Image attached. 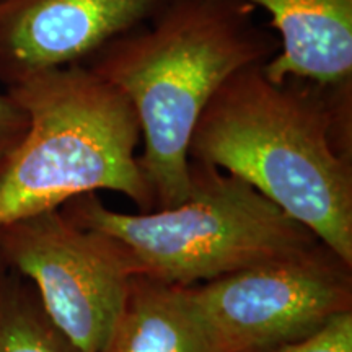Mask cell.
Returning <instances> with one entry per match:
<instances>
[{"instance_id":"cell-1","label":"cell","mask_w":352,"mask_h":352,"mask_svg":"<svg viewBox=\"0 0 352 352\" xmlns=\"http://www.w3.org/2000/svg\"><path fill=\"white\" fill-rule=\"evenodd\" d=\"M189 160L258 189L352 266V85L228 78L202 111Z\"/></svg>"},{"instance_id":"cell-2","label":"cell","mask_w":352,"mask_h":352,"mask_svg":"<svg viewBox=\"0 0 352 352\" xmlns=\"http://www.w3.org/2000/svg\"><path fill=\"white\" fill-rule=\"evenodd\" d=\"M243 0H168L147 23L120 34L87 65L131 101L139 155L155 210L188 199L189 144L202 111L239 70L266 64L279 39Z\"/></svg>"},{"instance_id":"cell-3","label":"cell","mask_w":352,"mask_h":352,"mask_svg":"<svg viewBox=\"0 0 352 352\" xmlns=\"http://www.w3.org/2000/svg\"><path fill=\"white\" fill-rule=\"evenodd\" d=\"M28 132L0 178V223L88 192L113 191L155 210L139 164L142 140L131 101L87 64L43 70L7 87Z\"/></svg>"},{"instance_id":"cell-4","label":"cell","mask_w":352,"mask_h":352,"mask_svg":"<svg viewBox=\"0 0 352 352\" xmlns=\"http://www.w3.org/2000/svg\"><path fill=\"white\" fill-rule=\"evenodd\" d=\"M60 210L80 227L116 240L140 274L182 287L300 256L323 245L252 184L196 162H191L188 199L175 208L116 212L98 192H88Z\"/></svg>"},{"instance_id":"cell-5","label":"cell","mask_w":352,"mask_h":352,"mask_svg":"<svg viewBox=\"0 0 352 352\" xmlns=\"http://www.w3.org/2000/svg\"><path fill=\"white\" fill-rule=\"evenodd\" d=\"M0 261L33 285L76 352H103L140 274L116 240L60 208L0 223Z\"/></svg>"},{"instance_id":"cell-6","label":"cell","mask_w":352,"mask_h":352,"mask_svg":"<svg viewBox=\"0 0 352 352\" xmlns=\"http://www.w3.org/2000/svg\"><path fill=\"white\" fill-rule=\"evenodd\" d=\"M351 270L320 245L188 290L210 352H272L352 311Z\"/></svg>"},{"instance_id":"cell-7","label":"cell","mask_w":352,"mask_h":352,"mask_svg":"<svg viewBox=\"0 0 352 352\" xmlns=\"http://www.w3.org/2000/svg\"><path fill=\"white\" fill-rule=\"evenodd\" d=\"M168 0H0V82L6 87L85 64L120 34L151 21Z\"/></svg>"},{"instance_id":"cell-8","label":"cell","mask_w":352,"mask_h":352,"mask_svg":"<svg viewBox=\"0 0 352 352\" xmlns=\"http://www.w3.org/2000/svg\"><path fill=\"white\" fill-rule=\"evenodd\" d=\"M271 15L279 51L263 64L271 80L320 85L352 80V0H243Z\"/></svg>"},{"instance_id":"cell-9","label":"cell","mask_w":352,"mask_h":352,"mask_svg":"<svg viewBox=\"0 0 352 352\" xmlns=\"http://www.w3.org/2000/svg\"><path fill=\"white\" fill-rule=\"evenodd\" d=\"M103 352H210V346L188 287L138 274Z\"/></svg>"},{"instance_id":"cell-10","label":"cell","mask_w":352,"mask_h":352,"mask_svg":"<svg viewBox=\"0 0 352 352\" xmlns=\"http://www.w3.org/2000/svg\"><path fill=\"white\" fill-rule=\"evenodd\" d=\"M0 352H76L23 276L0 261Z\"/></svg>"},{"instance_id":"cell-11","label":"cell","mask_w":352,"mask_h":352,"mask_svg":"<svg viewBox=\"0 0 352 352\" xmlns=\"http://www.w3.org/2000/svg\"><path fill=\"white\" fill-rule=\"evenodd\" d=\"M272 352H352V311L334 316L310 336Z\"/></svg>"},{"instance_id":"cell-12","label":"cell","mask_w":352,"mask_h":352,"mask_svg":"<svg viewBox=\"0 0 352 352\" xmlns=\"http://www.w3.org/2000/svg\"><path fill=\"white\" fill-rule=\"evenodd\" d=\"M28 114L8 91L0 94V178L28 132Z\"/></svg>"}]
</instances>
